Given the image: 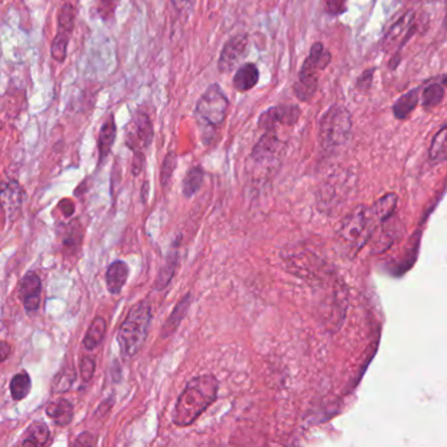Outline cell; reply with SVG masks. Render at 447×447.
Returning a JSON list of instances; mask_svg holds the SVG:
<instances>
[{
	"instance_id": "cb8c5ba5",
	"label": "cell",
	"mask_w": 447,
	"mask_h": 447,
	"mask_svg": "<svg viewBox=\"0 0 447 447\" xmlns=\"http://www.w3.org/2000/svg\"><path fill=\"white\" fill-rule=\"evenodd\" d=\"M76 380L75 367L71 365H66L57 372L54 379L51 382V389L55 394H62L68 391Z\"/></svg>"
},
{
	"instance_id": "ffe728a7",
	"label": "cell",
	"mask_w": 447,
	"mask_h": 447,
	"mask_svg": "<svg viewBox=\"0 0 447 447\" xmlns=\"http://www.w3.org/2000/svg\"><path fill=\"white\" fill-rule=\"evenodd\" d=\"M60 239H62L63 252L66 254H75L76 251H79L82 240H83V232H82V226L79 220H74L66 225V228L63 230V235Z\"/></svg>"
},
{
	"instance_id": "74e56055",
	"label": "cell",
	"mask_w": 447,
	"mask_h": 447,
	"mask_svg": "<svg viewBox=\"0 0 447 447\" xmlns=\"http://www.w3.org/2000/svg\"><path fill=\"white\" fill-rule=\"evenodd\" d=\"M445 6H446V15H445V24L447 26V0H445Z\"/></svg>"
},
{
	"instance_id": "5bb4252c",
	"label": "cell",
	"mask_w": 447,
	"mask_h": 447,
	"mask_svg": "<svg viewBox=\"0 0 447 447\" xmlns=\"http://www.w3.org/2000/svg\"><path fill=\"white\" fill-rule=\"evenodd\" d=\"M129 273L130 270L126 262L117 260L110 264L105 273V282H107V289L112 296L121 294L122 289L126 285Z\"/></svg>"
},
{
	"instance_id": "d590c367",
	"label": "cell",
	"mask_w": 447,
	"mask_h": 447,
	"mask_svg": "<svg viewBox=\"0 0 447 447\" xmlns=\"http://www.w3.org/2000/svg\"><path fill=\"white\" fill-rule=\"evenodd\" d=\"M0 353H1V357H0L1 362H4L9 358V355H11V346L6 341H3L1 345H0Z\"/></svg>"
},
{
	"instance_id": "30bf717a",
	"label": "cell",
	"mask_w": 447,
	"mask_h": 447,
	"mask_svg": "<svg viewBox=\"0 0 447 447\" xmlns=\"http://www.w3.org/2000/svg\"><path fill=\"white\" fill-rule=\"evenodd\" d=\"M414 31H416V14L414 11H408L394 23V26L389 28V31L383 40V49L391 51L403 48L405 43L412 37Z\"/></svg>"
},
{
	"instance_id": "44dd1931",
	"label": "cell",
	"mask_w": 447,
	"mask_h": 447,
	"mask_svg": "<svg viewBox=\"0 0 447 447\" xmlns=\"http://www.w3.org/2000/svg\"><path fill=\"white\" fill-rule=\"evenodd\" d=\"M107 333V321L102 316H97L93 319L90 328L83 338V346L87 350H93L95 348L100 345Z\"/></svg>"
},
{
	"instance_id": "7a4b0ae2",
	"label": "cell",
	"mask_w": 447,
	"mask_h": 447,
	"mask_svg": "<svg viewBox=\"0 0 447 447\" xmlns=\"http://www.w3.org/2000/svg\"><path fill=\"white\" fill-rule=\"evenodd\" d=\"M230 100L218 83L209 85L197 102L194 116L203 133V142L210 144L227 117Z\"/></svg>"
},
{
	"instance_id": "4dcf8cb0",
	"label": "cell",
	"mask_w": 447,
	"mask_h": 447,
	"mask_svg": "<svg viewBox=\"0 0 447 447\" xmlns=\"http://www.w3.org/2000/svg\"><path fill=\"white\" fill-rule=\"evenodd\" d=\"M80 375H82V379L85 380V383L91 382L96 372V362L93 360L91 355H85L80 361Z\"/></svg>"
},
{
	"instance_id": "277c9868",
	"label": "cell",
	"mask_w": 447,
	"mask_h": 447,
	"mask_svg": "<svg viewBox=\"0 0 447 447\" xmlns=\"http://www.w3.org/2000/svg\"><path fill=\"white\" fill-rule=\"evenodd\" d=\"M151 318V303L147 299L138 302L129 310L117 335L119 349L125 358L134 357L144 348Z\"/></svg>"
},
{
	"instance_id": "f35d334b",
	"label": "cell",
	"mask_w": 447,
	"mask_h": 447,
	"mask_svg": "<svg viewBox=\"0 0 447 447\" xmlns=\"http://www.w3.org/2000/svg\"><path fill=\"white\" fill-rule=\"evenodd\" d=\"M445 85H447V76H446V77H445Z\"/></svg>"
},
{
	"instance_id": "d6a6232c",
	"label": "cell",
	"mask_w": 447,
	"mask_h": 447,
	"mask_svg": "<svg viewBox=\"0 0 447 447\" xmlns=\"http://www.w3.org/2000/svg\"><path fill=\"white\" fill-rule=\"evenodd\" d=\"M346 0H325V9L332 15H338L345 11Z\"/></svg>"
},
{
	"instance_id": "9c48e42d",
	"label": "cell",
	"mask_w": 447,
	"mask_h": 447,
	"mask_svg": "<svg viewBox=\"0 0 447 447\" xmlns=\"http://www.w3.org/2000/svg\"><path fill=\"white\" fill-rule=\"evenodd\" d=\"M248 36L247 34H237L228 40L223 49L220 51L218 68L222 74H228L232 70L242 65L248 53Z\"/></svg>"
},
{
	"instance_id": "9a60e30c",
	"label": "cell",
	"mask_w": 447,
	"mask_h": 447,
	"mask_svg": "<svg viewBox=\"0 0 447 447\" xmlns=\"http://www.w3.org/2000/svg\"><path fill=\"white\" fill-rule=\"evenodd\" d=\"M190 304H192V294L188 293L178 301V303L175 306L173 311L169 315L168 319L164 323V325L161 328V338H169L178 330L181 321H184L186 313L189 311Z\"/></svg>"
},
{
	"instance_id": "7c38bea8",
	"label": "cell",
	"mask_w": 447,
	"mask_h": 447,
	"mask_svg": "<svg viewBox=\"0 0 447 447\" xmlns=\"http://www.w3.org/2000/svg\"><path fill=\"white\" fill-rule=\"evenodd\" d=\"M0 197L6 217H9L11 220H16L23 209V203L26 198V192L23 186L20 185L16 180H9L3 183Z\"/></svg>"
},
{
	"instance_id": "5b68a950",
	"label": "cell",
	"mask_w": 447,
	"mask_h": 447,
	"mask_svg": "<svg viewBox=\"0 0 447 447\" xmlns=\"http://www.w3.org/2000/svg\"><path fill=\"white\" fill-rule=\"evenodd\" d=\"M332 60V55L324 49L321 43H313L308 57L303 62V66L299 71V79L294 85V93L302 102H308L318 91L319 76L318 72L328 66Z\"/></svg>"
},
{
	"instance_id": "8fae6325",
	"label": "cell",
	"mask_w": 447,
	"mask_h": 447,
	"mask_svg": "<svg viewBox=\"0 0 447 447\" xmlns=\"http://www.w3.org/2000/svg\"><path fill=\"white\" fill-rule=\"evenodd\" d=\"M301 117V109L296 105H279L262 112L259 117V127L265 131H276L277 125L293 126Z\"/></svg>"
},
{
	"instance_id": "8992f818",
	"label": "cell",
	"mask_w": 447,
	"mask_h": 447,
	"mask_svg": "<svg viewBox=\"0 0 447 447\" xmlns=\"http://www.w3.org/2000/svg\"><path fill=\"white\" fill-rule=\"evenodd\" d=\"M352 133V119L349 112L333 105L330 107L321 119V146L324 149H336L345 144Z\"/></svg>"
},
{
	"instance_id": "4316f807",
	"label": "cell",
	"mask_w": 447,
	"mask_h": 447,
	"mask_svg": "<svg viewBox=\"0 0 447 447\" xmlns=\"http://www.w3.org/2000/svg\"><path fill=\"white\" fill-rule=\"evenodd\" d=\"M203 178H205V172L203 167L195 166L193 168L189 169L188 173L183 181V193L185 197H193L194 194L200 190V188L203 186Z\"/></svg>"
},
{
	"instance_id": "ac0fdd59",
	"label": "cell",
	"mask_w": 447,
	"mask_h": 447,
	"mask_svg": "<svg viewBox=\"0 0 447 447\" xmlns=\"http://www.w3.org/2000/svg\"><path fill=\"white\" fill-rule=\"evenodd\" d=\"M116 135H117V126L113 114H109V117L104 121L102 124L99 139H97V147H99V161L102 163L108 158L113 144L116 142Z\"/></svg>"
},
{
	"instance_id": "83f0119b",
	"label": "cell",
	"mask_w": 447,
	"mask_h": 447,
	"mask_svg": "<svg viewBox=\"0 0 447 447\" xmlns=\"http://www.w3.org/2000/svg\"><path fill=\"white\" fill-rule=\"evenodd\" d=\"M429 154H431V161L433 163H442L447 161V125L442 127L438 134L433 138Z\"/></svg>"
},
{
	"instance_id": "d4e9b609",
	"label": "cell",
	"mask_w": 447,
	"mask_h": 447,
	"mask_svg": "<svg viewBox=\"0 0 447 447\" xmlns=\"http://www.w3.org/2000/svg\"><path fill=\"white\" fill-rule=\"evenodd\" d=\"M397 195L395 193H388L379 198L374 203L372 210L375 212V217L378 220H387L394 215L397 210Z\"/></svg>"
},
{
	"instance_id": "f546056e",
	"label": "cell",
	"mask_w": 447,
	"mask_h": 447,
	"mask_svg": "<svg viewBox=\"0 0 447 447\" xmlns=\"http://www.w3.org/2000/svg\"><path fill=\"white\" fill-rule=\"evenodd\" d=\"M176 164H178V156L175 152H169L168 155L166 156V159L163 161V166L161 169V184L163 188L168 185L172 175L176 169Z\"/></svg>"
},
{
	"instance_id": "e575fe53",
	"label": "cell",
	"mask_w": 447,
	"mask_h": 447,
	"mask_svg": "<svg viewBox=\"0 0 447 447\" xmlns=\"http://www.w3.org/2000/svg\"><path fill=\"white\" fill-rule=\"evenodd\" d=\"M144 154H134L133 159V173L134 176H138L144 167Z\"/></svg>"
},
{
	"instance_id": "8d00e7d4",
	"label": "cell",
	"mask_w": 447,
	"mask_h": 447,
	"mask_svg": "<svg viewBox=\"0 0 447 447\" xmlns=\"http://www.w3.org/2000/svg\"><path fill=\"white\" fill-rule=\"evenodd\" d=\"M194 0H172V3H173V6L176 7V9L178 11H183V9H186L189 7V4H192Z\"/></svg>"
},
{
	"instance_id": "836d02e7",
	"label": "cell",
	"mask_w": 447,
	"mask_h": 447,
	"mask_svg": "<svg viewBox=\"0 0 447 447\" xmlns=\"http://www.w3.org/2000/svg\"><path fill=\"white\" fill-rule=\"evenodd\" d=\"M96 442H97V438L91 433L85 431V433H82L77 436L75 445L76 446H93V445H96Z\"/></svg>"
},
{
	"instance_id": "603a6c76",
	"label": "cell",
	"mask_w": 447,
	"mask_h": 447,
	"mask_svg": "<svg viewBox=\"0 0 447 447\" xmlns=\"http://www.w3.org/2000/svg\"><path fill=\"white\" fill-rule=\"evenodd\" d=\"M31 389H32V379L26 372H17L9 383L11 395L16 402L24 400L29 395Z\"/></svg>"
},
{
	"instance_id": "3957f363",
	"label": "cell",
	"mask_w": 447,
	"mask_h": 447,
	"mask_svg": "<svg viewBox=\"0 0 447 447\" xmlns=\"http://www.w3.org/2000/svg\"><path fill=\"white\" fill-rule=\"evenodd\" d=\"M377 220L375 212L369 206H358L343 220L338 227V239L343 251L349 257H355L367 244Z\"/></svg>"
},
{
	"instance_id": "484cf974",
	"label": "cell",
	"mask_w": 447,
	"mask_h": 447,
	"mask_svg": "<svg viewBox=\"0 0 447 447\" xmlns=\"http://www.w3.org/2000/svg\"><path fill=\"white\" fill-rule=\"evenodd\" d=\"M419 102V91L414 90L403 95L395 104H394V114L399 119H404L411 114V112L416 108Z\"/></svg>"
},
{
	"instance_id": "f1b7e54d",
	"label": "cell",
	"mask_w": 447,
	"mask_h": 447,
	"mask_svg": "<svg viewBox=\"0 0 447 447\" xmlns=\"http://www.w3.org/2000/svg\"><path fill=\"white\" fill-rule=\"evenodd\" d=\"M443 95H445V90H443L442 85H428L424 90V93H422V105H424V108L431 109V108L437 107L439 102L443 100Z\"/></svg>"
},
{
	"instance_id": "1f68e13d",
	"label": "cell",
	"mask_w": 447,
	"mask_h": 447,
	"mask_svg": "<svg viewBox=\"0 0 447 447\" xmlns=\"http://www.w3.org/2000/svg\"><path fill=\"white\" fill-rule=\"evenodd\" d=\"M372 74H374V70L369 68L363 72L362 75L358 77L357 80V88L361 90V91H367L372 83Z\"/></svg>"
},
{
	"instance_id": "7402d4cb",
	"label": "cell",
	"mask_w": 447,
	"mask_h": 447,
	"mask_svg": "<svg viewBox=\"0 0 447 447\" xmlns=\"http://www.w3.org/2000/svg\"><path fill=\"white\" fill-rule=\"evenodd\" d=\"M178 264V254L176 251H173V252H171V254H168V257H167V260H166V264L161 266V271H159V274H158V277H156L155 286H154L155 290L161 291V290H164L166 287L168 286L171 279H173V276H175Z\"/></svg>"
},
{
	"instance_id": "6da1fadb",
	"label": "cell",
	"mask_w": 447,
	"mask_h": 447,
	"mask_svg": "<svg viewBox=\"0 0 447 447\" xmlns=\"http://www.w3.org/2000/svg\"><path fill=\"white\" fill-rule=\"evenodd\" d=\"M218 391L220 382L212 374L200 375L188 382L173 408L172 422L180 428L192 425L217 400Z\"/></svg>"
},
{
	"instance_id": "d6986e66",
	"label": "cell",
	"mask_w": 447,
	"mask_h": 447,
	"mask_svg": "<svg viewBox=\"0 0 447 447\" xmlns=\"http://www.w3.org/2000/svg\"><path fill=\"white\" fill-rule=\"evenodd\" d=\"M50 439V431L46 424L34 421L26 428L21 439V446H45Z\"/></svg>"
},
{
	"instance_id": "52a82bcc",
	"label": "cell",
	"mask_w": 447,
	"mask_h": 447,
	"mask_svg": "<svg viewBox=\"0 0 447 447\" xmlns=\"http://www.w3.org/2000/svg\"><path fill=\"white\" fill-rule=\"evenodd\" d=\"M154 141V125L147 113L135 112L125 129V144L134 154H144Z\"/></svg>"
},
{
	"instance_id": "ba28073f",
	"label": "cell",
	"mask_w": 447,
	"mask_h": 447,
	"mask_svg": "<svg viewBox=\"0 0 447 447\" xmlns=\"http://www.w3.org/2000/svg\"><path fill=\"white\" fill-rule=\"evenodd\" d=\"M75 16L74 6L70 3L63 4L58 15L57 34L51 43L50 48L51 58L58 63H63L68 58V43H70L71 34L74 32Z\"/></svg>"
},
{
	"instance_id": "4fadbf2b",
	"label": "cell",
	"mask_w": 447,
	"mask_h": 447,
	"mask_svg": "<svg viewBox=\"0 0 447 447\" xmlns=\"http://www.w3.org/2000/svg\"><path fill=\"white\" fill-rule=\"evenodd\" d=\"M43 294L41 279L34 273L29 271L20 282V299L28 313H33L40 308Z\"/></svg>"
},
{
	"instance_id": "e0dca14e",
	"label": "cell",
	"mask_w": 447,
	"mask_h": 447,
	"mask_svg": "<svg viewBox=\"0 0 447 447\" xmlns=\"http://www.w3.org/2000/svg\"><path fill=\"white\" fill-rule=\"evenodd\" d=\"M260 72L254 63H243L239 66L232 79L234 88L239 92H247L259 83Z\"/></svg>"
},
{
	"instance_id": "2e32d148",
	"label": "cell",
	"mask_w": 447,
	"mask_h": 447,
	"mask_svg": "<svg viewBox=\"0 0 447 447\" xmlns=\"http://www.w3.org/2000/svg\"><path fill=\"white\" fill-rule=\"evenodd\" d=\"M46 414L50 417L55 425L68 426L74 420V405L68 399L60 397L51 402L46 406Z\"/></svg>"
}]
</instances>
